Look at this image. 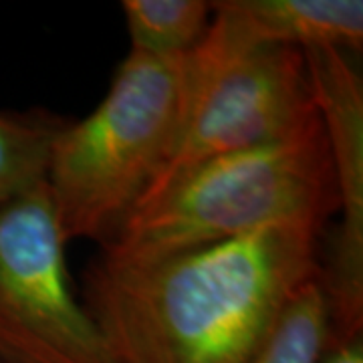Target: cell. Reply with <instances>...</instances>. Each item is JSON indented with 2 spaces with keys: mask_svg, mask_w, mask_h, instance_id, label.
<instances>
[{
  "mask_svg": "<svg viewBox=\"0 0 363 363\" xmlns=\"http://www.w3.org/2000/svg\"><path fill=\"white\" fill-rule=\"evenodd\" d=\"M130 52L154 59H178L204 37L212 2L208 0H123Z\"/></svg>",
  "mask_w": 363,
  "mask_h": 363,
  "instance_id": "obj_8",
  "label": "cell"
},
{
  "mask_svg": "<svg viewBox=\"0 0 363 363\" xmlns=\"http://www.w3.org/2000/svg\"><path fill=\"white\" fill-rule=\"evenodd\" d=\"M188 55L138 52L117 67L104 101L51 143L45 188L67 242H109L140 204L180 131Z\"/></svg>",
  "mask_w": 363,
  "mask_h": 363,
  "instance_id": "obj_3",
  "label": "cell"
},
{
  "mask_svg": "<svg viewBox=\"0 0 363 363\" xmlns=\"http://www.w3.org/2000/svg\"><path fill=\"white\" fill-rule=\"evenodd\" d=\"M63 123L47 113H0V204L45 184L51 143Z\"/></svg>",
  "mask_w": 363,
  "mask_h": 363,
  "instance_id": "obj_9",
  "label": "cell"
},
{
  "mask_svg": "<svg viewBox=\"0 0 363 363\" xmlns=\"http://www.w3.org/2000/svg\"><path fill=\"white\" fill-rule=\"evenodd\" d=\"M305 57L337 182L341 222L323 272L329 343H335L363 331V87L341 51L309 49Z\"/></svg>",
  "mask_w": 363,
  "mask_h": 363,
  "instance_id": "obj_6",
  "label": "cell"
},
{
  "mask_svg": "<svg viewBox=\"0 0 363 363\" xmlns=\"http://www.w3.org/2000/svg\"><path fill=\"white\" fill-rule=\"evenodd\" d=\"M319 117L305 51L248 47L212 11L188 52V104L180 131L138 208L210 160L277 142Z\"/></svg>",
  "mask_w": 363,
  "mask_h": 363,
  "instance_id": "obj_4",
  "label": "cell"
},
{
  "mask_svg": "<svg viewBox=\"0 0 363 363\" xmlns=\"http://www.w3.org/2000/svg\"><path fill=\"white\" fill-rule=\"evenodd\" d=\"M339 212L337 182L321 117L277 142L210 160L154 202L131 212L101 260L145 264L272 224L325 230Z\"/></svg>",
  "mask_w": 363,
  "mask_h": 363,
  "instance_id": "obj_2",
  "label": "cell"
},
{
  "mask_svg": "<svg viewBox=\"0 0 363 363\" xmlns=\"http://www.w3.org/2000/svg\"><path fill=\"white\" fill-rule=\"evenodd\" d=\"M65 247L45 184L0 204V363H113Z\"/></svg>",
  "mask_w": 363,
  "mask_h": 363,
  "instance_id": "obj_5",
  "label": "cell"
},
{
  "mask_svg": "<svg viewBox=\"0 0 363 363\" xmlns=\"http://www.w3.org/2000/svg\"><path fill=\"white\" fill-rule=\"evenodd\" d=\"M248 47L359 51L362 0H222L212 2Z\"/></svg>",
  "mask_w": 363,
  "mask_h": 363,
  "instance_id": "obj_7",
  "label": "cell"
},
{
  "mask_svg": "<svg viewBox=\"0 0 363 363\" xmlns=\"http://www.w3.org/2000/svg\"><path fill=\"white\" fill-rule=\"evenodd\" d=\"M329 343V298L323 277L305 286L252 363H319Z\"/></svg>",
  "mask_w": 363,
  "mask_h": 363,
  "instance_id": "obj_10",
  "label": "cell"
},
{
  "mask_svg": "<svg viewBox=\"0 0 363 363\" xmlns=\"http://www.w3.org/2000/svg\"><path fill=\"white\" fill-rule=\"evenodd\" d=\"M319 363H363V339L362 335L335 343H327L323 357Z\"/></svg>",
  "mask_w": 363,
  "mask_h": 363,
  "instance_id": "obj_11",
  "label": "cell"
},
{
  "mask_svg": "<svg viewBox=\"0 0 363 363\" xmlns=\"http://www.w3.org/2000/svg\"><path fill=\"white\" fill-rule=\"evenodd\" d=\"M321 234L285 222L145 264L99 259L85 272L83 305L113 363H252L323 277Z\"/></svg>",
  "mask_w": 363,
  "mask_h": 363,
  "instance_id": "obj_1",
  "label": "cell"
}]
</instances>
